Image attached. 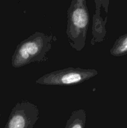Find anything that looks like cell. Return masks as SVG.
Segmentation results:
<instances>
[{
  "label": "cell",
  "instance_id": "cell-1",
  "mask_svg": "<svg viewBox=\"0 0 127 128\" xmlns=\"http://www.w3.org/2000/svg\"><path fill=\"white\" fill-rule=\"evenodd\" d=\"M56 41L54 35L36 31L17 45L11 59L12 66L19 68L33 62L47 61V53Z\"/></svg>",
  "mask_w": 127,
  "mask_h": 128
},
{
  "label": "cell",
  "instance_id": "cell-2",
  "mask_svg": "<svg viewBox=\"0 0 127 128\" xmlns=\"http://www.w3.org/2000/svg\"><path fill=\"white\" fill-rule=\"evenodd\" d=\"M90 14L85 0H72L67 10L66 34L73 50L80 51L85 45Z\"/></svg>",
  "mask_w": 127,
  "mask_h": 128
},
{
  "label": "cell",
  "instance_id": "cell-3",
  "mask_svg": "<svg viewBox=\"0 0 127 128\" xmlns=\"http://www.w3.org/2000/svg\"><path fill=\"white\" fill-rule=\"evenodd\" d=\"M98 73L93 69L67 68L46 74L37 79L36 82L41 85L73 86L87 81Z\"/></svg>",
  "mask_w": 127,
  "mask_h": 128
},
{
  "label": "cell",
  "instance_id": "cell-4",
  "mask_svg": "<svg viewBox=\"0 0 127 128\" xmlns=\"http://www.w3.org/2000/svg\"><path fill=\"white\" fill-rule=\"evenodd\" d=\"M39 118L36 105L22 100L11 110L4 128H33Z\"/></svg>",
  "mask_w": 127,
  "mask_h": 128
},
{
  "label": "cell",
  "instance_id": "cell-5",
  "mask_svg": "<svg viewBox=\"0 0 127 128\" xmlns=\"http://www.w3.org/2000/svg\"><path fill=\"white\" fill-rule=\"evenodd\" d=\"M95 12L93 16L92 23V38L90 44L92 46L97 42L103 41L107 34L106 23L108 21V16H106L105 20L101 16V7L102 6V0H95Z\"/></svg>",
  "mask_w": 127,
  "mask_h": 128
},
{
  "label": "cell",
  "instance_id": "cell-6",
  "mask_svg": "<svg viewBox=\"0 0 127 128\" xmlns=\"http://www.w3.org/2000/svg\"><path fill=\"white\" fill-rule=\"evenodd\" d=\"M86 119L87 116L84 110H75L71 113L64 128H85Z\"/></svg>",
  "mask_w": 127,
  "mask_h": 128
},
{
  "label": "cell",
  "instance_id": "cell-7",
  "mask_svg": "<svg viewBox=\"0 0 127 128\" xmlns=\"http://www.w3.org/2000/svg\"><path fill=\"white\" fill-rule=\"evenodd\" d=\"M111 55L116 57L127 54V33L120 36L110 50Z\"/></svg>",
  "mask_w": 127,
  "mask_h": 128
},
{
  "label": "cell",
  "instance_id": "cell-8",
  "mask_svg": "<svg viewBox=\"0 0 127 128\" xmlns=\"http://www.w3.org/2000/svg\"><path fill=\"white\" fill-rule=\"evenodd\" d=\"M0 117H1V113H0Z\"/></svg>",
  "mask_w": 127,
  "mask_h": 128
}]
</instances>
